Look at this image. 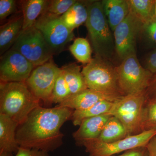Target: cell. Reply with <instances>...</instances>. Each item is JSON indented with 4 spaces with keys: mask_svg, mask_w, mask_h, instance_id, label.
Instances as JSON below:
<instances>
[{
    "mask_svg": "<svg viewBox=\"0 0 156 156\" xmlns=\"http://www.w3.org/2000/svg\"><path fill=\"white\" fill-rule=\"evenodd\" d=\"M111 116L109 114H105L83 120L78 130L73 134L76 144L82 146L83 144L88 140L98 139Z\"/></svg>",
    "mask_w": 156,
    "mask_h": 156,
    "instance_id": "obj_13",
    "label": "cell"
},
{
    "mask_svg": "<svg viewBox=\"0 0 156 156\" xmlns=\"http://www.w3.org/2000/svg\"><path fill=\"white\" fill-rule=\"evenodd\" d=\"M87 2L77 1L67 12L60 16L64 24L71 30L73 31L87 22L88 17Z\"/></svg>",
    "mask_w": 156,
    "mask_h": 156,
    "instance_id": "obj_18",
    "label": "cell"
},
{
    "mask_svg": "<svg viewBox=\"0 0 156 156\" xmlns=\"http://www.w3.org/2000/svg\"><path fill=\"white\" fill-rule=\"evenodd\" d=\"M120 98L113 97L87 89L71 95L57 106L74 110H82L91 107L99 101L107 100L115 102Z\"/></svg>",
    "mask_w": 156,
    "mask_h": 156,
    "instance_id": "obj_14",
    "label": "cell"
},
{
    "mask_svg": "<svg viewBox=\"0 0 156 156\" xmlns=\"http://www.w3.org/2000/svg\"><path fill=\"white\" fill-rule=\"evenodd\" d=\"M126 129L116 117L112 116L97 139L105 143L115 142L127 137Z\"/></svg>",
    "mask_w": 156,
    "mask_h": 156,
    "instance_id": "obj_22",
    "label": "cell"
},
{
    "mask_svg": "<svg viewBox=\"0 0 156 156\" xmlns=\"http://www.w3.org/2000/svg\"><path fill=\"white\" fill-rule=\"evenodd\" d=\"M61 70L50 60L34 68L26 83L39 100L46 104L52 103L53 89Z\"/></svg>",
    "mask_w": 156,
    "mask_h": 156,
    "instance_id": "obj_9",
    "label": "cell"
},
{
    "mask_svg": "<svg viewBox=\"0 0 156 156\" xmlns=\"http://www.w3.org/2000/svg\"><path fill=\"white\" fill-rule=\"evenodd\" d=\"M139 34L148 45L156 47V20L154 18L150 21L143 24Z\"/></svg>",
    "mask_w": 156,
    "mask_h": 156,
    "instance_id": "obj_28",
    "label": "cell"
},
{
    "mask_svg": "<svg viewBox=\"0 0 156 156\" xmlns=\"http://www.w3.org/2000/svg\"><path fill=\"white\" fill-rule=\"evenodd\" d=\"M10 49L21 53L35 68L50 61L54 53L41 32L34 26L22 30Z\"/></svg>",
    "mask_w": 156,
    "mask_h": 156,
    "instance_id": "obj_7",
    "label": "cell"
},
{
    "mask_svg": "<svg viewBox=\"0 0 156 156\" xmlns=\"http://www.w3.org/2000/svg\"><path fill=\"white\" fill-rule=\"evenodd\" d=\"M18 126L9 116L0 113V152H17L20 148L16 137Z\"/></svg>",
    "mask_w": 156,
    "mask_h": 156,
    "instance_id": "obj_15",
    "label": "cell"
},
{
    "mask_svg": "<svg viewBox=\"0 0 156 156\" xmlns=\"http://www.w3.org/2000/svg\"><path fill=\"white\" fill-rule=\"evenodd\" d=\"M62 69V68H61ZM71 95L68 85L66 81L63 71L58 76L53 89L52 96V103L59 104L66 100Z\"/></svg>",
    "mask_w": 156,
    "mask_h": 156,
    "instance_id": "obj_25",
    "label": "cell"
},
{
    "mask_svg": "<svg viewBox=\"0 0 156 156\" xmlns=\"http://www.w3.org/2000/svg\"><path fill=\"white\" fill-rule=\"evenodd\" d=\"M15 156H49V153L37 149L20 147Z\"/></svg>",
    "mask_w": 156,
    "mask_h": 156,
    "instance_id": "obj_30",
    "label": "cell"
},
{
    "mask_svg": "<svg viewBox=\"0 0 156 156\" xmlns=\"http://www.w3.org/2000/svg\"><path fill=\"white\" fill-rule=\"evenodd\" d=\"M16 2L14 0H0V19L4 20L16 11Z\"/></svg>",
    "mask_w": 156,
    "mask_h": 156,
    "instance_id": "obj_29",
    "label": "cell"
},
{
    "mask_svg": "<svg viewBox=\"0 0 156 156\" xmlns=\"http://www.w3.org/2000/svg\"><path fill=\"white\" fill-rule=\"evenodd\" d=\"M142 132L155 130L156 131V100H146L142 122Z\"/></svg>",
    "mask_w": 156,
    "mask_h": 156,
    "instance_id": "obj_26",
    "label": "cell"
},
{
    "mask_svg": "<svg viewBox=\"0 0 156 156\" xmlns=\"http://www.w3.org/2000/svg\"><path fill=\"white\" fill-rule=\"evenodd\" d=\"M115 69L118 87L123 96L145 91L153 75L141 65L136 54L124 58Z\"/></svg>",
    "mask_w": 156,
    "mask_h": 156,
    "instance_id": "obj_6",
    "label": "cell"
},
{
    "mask_svg": "<svg viewBox=\"0 0 156 156\" xmlns=\"http://www.w3.org/2000/svg\"><path fill=\"white\" fill-rule=\"evenodd\" d=\"M0 156H13V154L6 152H0Z\"/></svg>",
    "mask_w": 156,
    "mask_h": 156,
    "instance_id": "obj_35",
    "label": "cell"
},
{
    "mask_svg": "<svg viewBox=\"0 0 156 156\" xmlns=\"http://www.w3.org/2000/svg\"><path fill=\"white\" fill-rule=\"evenodd\" d=\"M146 147L149 156H156V135L150 140Z\"/></svg>",
    "mask_w": 156,
    "mask_h": 156,
    "instance_id": "obj_34",
    "label": "cell"
},
{
    "mask_svg": "<svg viewBox=\"0 0 156 156\" xmlns=\"http://www.w3.org/2000/svg\"><path fill=\"white\" fill-rule=\"evenodd\" d=\"M145 68L152 73H156V48L147 57Z\"/></svg>",
    "mask_w": 156,
    "mask_h": 156,
    "instance_id": "obj_33",
    "label": "cell"
},
{
    "mask_svg": "<svg viewBox=\"0 0 156 156\" xmlns=\"http://www.w3.org/2000/svg\"><path fill=\"white\" fill-rule=\"evenodd\" d=\"M146 101L145 91L124 95L114 102L109 114L122 123L127 136L142 133L143 115Z\"/></svg>",
    "mask_w": 156,
    "mask_h": 156,
    "instance_id": "obj_5",
    "label": "cell"
},
{
    "mask_svg": "<svg viewBox=\"0 0 156 156\" xmlns=\"http://www.w3.org/2000/svg\"><path fill=\"white\" fill-rule=\"evenodd\" d=\"M130 11L143 24L150 21L154 16L155 0H128Z\"/></svg>",
    "mask_w": 156,
    "mask_h": 156,
    "instance_id": "obj_23",
    "label": "cell"
},
{
    "mask_svg": "<svg viewBox=\"0 0 156 156\" xmlns=\"http://www.w3.org/2000/svg\"><path fill=\"white\" fill-rule=\"evenodd\" d=\"M77 1L76 0H51L47 1L44 13L61 16L67 12Z\"/></svg>",
    "mask_w": 156,
    "mask_h": 156,
    "instance_id": "obj_27",
    "label": "cell"
},
{
    "mask_svg": "<svg viewBox=\"0 0 156 156\" xmlns=\"http://www.w3.org/2000/svg\"><path fill=\"white\" fill-rule=\"evenodd\" d=\"M34 68L21 53L10 49L1 57V82H25Z\"/></svg>",
    "mask_w": 156,
    "mask_h": 156,
    "instance_id": "obj_12",
    "label": "cell"
},
{
    "mask_svg": "<svg viewBox=\"0 0 156 156\" xmlns=\"http://www.w3.org/2000/svg\"><path fill=\"white\" fill-rule=\"evenodd\" d=\"M156 135V131H143L135 135L111 143H105L98 139L88 140L82 146L89 156H112L135 148L146 147L150 140Z\"/></svg>",
    "mask_w": 156,
    "mask_h": 156,
    "instance_id": "obj_8",
    "label": "cell"
},
{
    "mask_svg": "<svg viewBox=\"0 0 156 156\" xmlns=\"http://www.w3.org/2000/svg\"><path fill=\"white\" fill-rule=\"evenodd\" d=\"M25 82H1L0 113L5 115L19 125L40 105Z\"/></svg>",
    "mask_w": 156,
    "mask_h": 156,
    "instance_id": "obj_2",
    "label": "cell"
},
{
    "mask_svg": "<svg viewBox=\"0 0 156 156\" xmlns=\"http://www.w3.org/2000/svg\"><path fill=\"white\" fill-rule=\"evenodd\" d=\"M47 2L45 0L23 1V30L27 29L34 26L37 20L44 11Z\"/></svg>",
    "mask_w": 156,
    "mask_h": 156,
    "instance_id": "obj_19",
    "label": "cell"
},
{
    "mask_svg": "<svg viewBox=\"0 0 156 156\" xmlns=\"http://www.w3.org/2000/svg\"><path fill=\"white\" fill-rule=\"evenodd\" d=\"M115 68L109 60L95 56L82 70L88 89L113 97L123 96Z\"/></svg>",
    "mask_w": 156,
    "mask_h": 156,
    "instance_id": "obj_4",
    "label": "cell"
},
{
    "mask_svg": "<svg viewBox=\"0 0 156 156\" xmlns=\"http://www.w3.org/2000/svg\"><path fill=\"white\" fill-rule=\"evenodd\" d=\"M143 23L131 11L113 32L115 52L123 60L136 54V41Z\"/></svg>",
    "mask_w": 156,
    "mask_h": 156,
    "instance_id": "obj_11",
    "label": "cell"
},
{
    "mask_svg": "<svg viewBox=\"0 0 156 156\" xmlns=\"http://www.w3.org/2000/svg\"><path fill=\"white\" fill-rule=\"evenodd\" d=\"M23 27V15L9 20L1 27L0 52L3 55L9 51L16 42Z\"/></svg>",
    "mask_w": 156,
    "mask_h": 156,
    "instance_id": "obj_17",
    "label": "cell"
},
{
    "mask_svg": "<svg viewBox=\"0 0 156 156\" xmlns=\"http://www.w3.org/2000/svg\"><path fill=\"white\" fill-rule=\"evenodd\" d=\"M154 18L156 20V0H155V5L154 16Z\"/></svg>",
    "mask_w": 156,
    "mask_h": 156,
    "instance_id": "obj_36",
    "label": "cell"
},
{
    "mask_svg": "<svg viewBox=\"0 0 156 156\" xmlns=\"http://www.w3.org/2000/svg\"><path fill=\"white\" fill-rule=\"evenodd\" d=\"M101 3L109 25L113 32L130 12L128 0H104Z\"/></svg>",
    "mask_w": 156,
    "mask_h": 156,
    "instance_id": "obj_16",
    "label": "cell"
},
{
    "mask_svg": "<svg viewBox=\"0 0 156 156\" xmlns=\"http://www.w3.org/2000/svg\"><path fill=\"white\" fill-rule=\"evenodd\" d=\"M146 100H156V73L154 74L145 91Z\"/></svg>",
    "mask_w": 156,
    "mask_h": 156,
    "instance_id": "obj_31",
    "label": "cell"
},
{
    "mask_svg": "<svg viewBox=\"0 0 156 156\" xmlns=\"http://www.w3.org/2000/svg\"><path fill=\"white\" fill-rule=\"evenodd\" d=\"M69 51L79 62L87 64L92 60V50L87 39L79 37L76 39L69 48Z\"/></svg>",
    "mask_w": 156,
    "mask_h": 156,
    "instance_id": "obj_24",
    "label": "cell"
},
{
    "mask_svg": "<svg viewBox=\"0 0 156 156\" xmlns=\"http://www.w3.org/2000/svg\"><path fill=\"white\" fill-rule=\"evenodd\" d=\"M87 5L88 17L86 27L95 56L110 61L115 52V40L101 1H89Z\"/></svg>",
    "mask_w": 156,
    "mask_h": 156,
    "instance_id": "obj_3",
    "label": "cell"
},
{
    "mask_svg": "<svg viewBox=\"0 0 156 156\" xmlns=\"http://www.w3.org/2000/svg\"><path fill=\"white\" fill-rule=\"evenodd\" d=\"M34 26L41 32L53 52L64 48L74 37L73 31L64 24L60 16L43 13Z\"/></svg>",
    "mask_w": 156,
    "mask_h": 156,
    "instance_id": "obj_10",
    "label": "cell"
},
{
    "mask_svg": "<svg viewBox=\"0 0 156 156\" xmlns=\"http://www.w3.org/2000/svg\"><path fill=\"white\" fill-rule=\"evenodd\" d=\"M112 156H149L146 147H141L129 150L119 155Z\"/></svg>",
    "mask_w": 156,
    "mask_h": 156,
    "instance_id": "obj_32",
    "label": "cell"
},
{
    "mask_svg": "<svg viewBox=\"0 0 156 156\" xmlns=\"http://www.w3.org/2000/svg\"><path fill=\"white\" fill-rule=\"evenodd\" d=\"M73 112L72 109L57 105L37 107L17 127L16 137L20 147L48 153L56 150L63 144L61 127L71 119Z\"/></svg>",
    "mask_w": 156,
    "mask_h": 156,
    "instance_id": "obj_1",
    "label": "cell"
},
{
    "mask_svg": "<svg viewBox=\"0 0 156 156\" xmlns=\"http://www.w3.org/2000/svg\"><path fill=\"white\" fill-rule=\"evenodd\" d=\"M114 102L109 101H102L86 109L74 110L71 119L74 126H79L81 122L85 119L108 114L113 105Z\"/></svg>",
    "mask_w": 156,
    "mask_h": 156,
    "instance_id": "obj_21",
    "label": "cell"
},
{
    "mask_svg": "<svg viewBox=\"0 0 156 156\" xmlns=\"http://www.w3.org/2000/svg\"><path fill=\"white\" fill-rule=\"evenodd\" d=\"M71 95L88 89L82 71L79 66L71 64L62 68Z\"/></svg>",
    "mask_w": 156,
    "mask_h": 156,
    "instance_id": "obj_20",
    "label": "cell"
}]
</instances>
